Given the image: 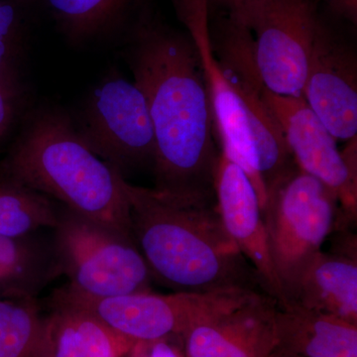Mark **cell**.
<instances>
[{
	"label": "cell",
	"instance_id": "1",
	"mask_svg": "<svg viewBox=\"0 0 357 357\" xmlns=\"http://www.w3.org/2000/svg\"><path fill=\"white\" fill-rule=\"evenodd\" d=\"M129 39L128 65L154 128L153 189L178 199L217 202L220 150L194 43L188 33L146 13Z\"/></svg>",
	"mask_w": 357,
	"mask_h": 357
},
{
	"label": "cell",
	"instance_id": "2",
	"mask_svg": "<svg viewBox=\"0 0 357 357\" xmlns=\"http://www.w3.org/2000/svg\"><path fill=\"white\" fill-rule=\"evenodd\" d=\"M173 1L198 53L220 152L250 178L262 208L268 192L297 165L263 98L251 33L227 16L211 33L208 0Z\"/></svg>",
	"mask_w": 357,
	"mask_h": 357
},
{
	"label": "cell",
	"instance_id": "3",
	"mask_svg": "<svg viewBox=\"0 0 357 357\" xmlns=\"http://www.w3.org/2000/svg\"><path fill=\"white\" fill-rule=\"evenodd\" d=\"M131 229L153 280L174 292L266 294L223 225L217 202L191 201L123 178Z\"/></svg>",
	"mask_w": 357,
	"mask_h": 357
},
{
	"label": "cell",
	"instance_id": "4",
	"mask_svg": "<svg viewBox=\"0 0 357 357\" xmlns=\"http://www.w3.org/2000/svg\"><path fill=\"white\" fill-rule=\"evenodd\" d=\"M0 176L133 238L124 178L89 149L59 110H42L32 117L4 160Z\"/></svg>",
	"mask_w": 357,
	"mask_h": 357
},
{
	"label": "cell",
	"instance_id": "5",
	"mask_svg": "<svg viewBox=\"0 0 357 357\" xmlns=\"http://www.w3.org/2000/svg\"><path fill=\"white\" fill-rule=\"evenodd\" d=\"M53 251L67 287L91 297L152 292L153 277L135 241L65 208Z\"/></svg>",
	"mask_w": 357,
	"mask_h": 357
},
{
	"label": "cell",
	"instance_id": "6",
	"mask_svg": "<svg viewBox=\"0 0 357 357\" xmlns=\"http://www.w3.org/2000/svg\"><path fill=\"white\" fill-rule=\"evenodd\" d=\"M261 211L270 256L284 294L294 275L332 234L340 206L325 185L297 167L268 192Z\"/></svg>",
	"mask_w": 357,
	"mask_h": 357
},
{
	"label": "cell",
	"instance_id": "7",
	"mask_svg": "<svg viewBox=\"0 0 357 357\" xmlns=\"http://www.w3.org/2000/svg\"><path fill=\"white\" fill-rule=\"evenodd\" d=\"M256 294L260 293L229 291L159 295L147 292L91 297L66 286L53 295L91 312L122 337L143 342L182 337L192 326L241 306Z\"/></svg>",
	"mask_w": 357,
	"mask_h": 357
},
{
	"label": "cell",
	"instance_id": "8",
	"mask_svg": "<svg viewBox=\"0 0 357 357\" xmlns=\"http://www.w3.org/2000/svg\"><path fill=\"white\" fill-rule=\"evenodd\" d=\"M248 28L258 75L282 96H303L312 43L321 17L312 0H259L227 14Z\"/></svg>",
	"mask_w": 357,
	"mask_h": 357
},
{
	"label": "cell",
	"instance_id": "9",
	"mask_svg": "<svg viewBox=\"0 0 357 357\" xmlns=\"http://www.w3.org/2000/svg\"><path fill=\"white\" fill-rule=\"evenodd\" d=\"M75 128L89 149L124 178L153 167L156 142L146 98L137 84L119 74L93 89Z\"/></svg>",
	"mask_w": 357,
	"mask_h": 357
},
{
	"label": "cell",
	"instance_id": "10",
	"mask_svg": "<svg viewBox=\"0 0 357 357\" xmlns=\"http://www.w3.org/2000/svg\"><path fill=\"white\" fill-rule=\"evenodd\" d=\"M263 98L278 121L296 165L335 195L340 220L357 222V136L344 151L303 96H282L263 89Z\"/></svg>",
	"mask_w": 357,
	"mask_h": 357
},
{
	"label": "cell",
	"instance_id": "11",
	"mask_svg": "<svg viewBox=\"0 0 357 357\" xmlns=\"http://www.w3.org/2000/svg\"><path fill=\"white\" fill-rule=\"evenodd\" d=\"M303 98L335 139L357 136V58L354 48L321 20Z\"/></svg>",
	"mask_w": 357,
	"mask_h": 357
},
{
	"label": "cell",
	"instance_id": "12",
	"mask_svg": "<svg viewBox=\"0 0 357 357\" xmlns=\"http://www.w3.org/2000/svg\"><path fill=\"white\" fill-rule=\"evenodd\" d=\"M215 198L223 225L244 257L255 268L266 295L284 304L280 281L268 248L261 206L250 178L220 152L215 174Z\"/></svg>",
	"mask_w": 357,
	"mask_h": 357
},
{
	"label": "cell",
	"instance_id": "13",
	"mask_svg": "<svg viewBox=\"0 0 357 357\" xmlns=\"http://www.w3.org/2000/svg\"><path fill=\"white\" fill-rule=\"evenodd\" d=\"M276 301L256 294L241 306L197 324L182 335L187 357H269L277 349Z\"/></svg>",
	"mask_w": 357,
	"mask_h": 357
},
{
	"label": "cell",
	"instance_id": "14",
	"mask_svg": "<svg viewBox=\"0 0 357 357\" xmlns=\"http://www.w3.org/2000/svg\"><path fill=\"white\" fill-rule=\"evenodd\" d=\"M284 304L333 314L357 325V252L319 251L284 289Z\"/></svg>",
	"mask_w": 357,
	"mask_h": 357
},
{
	"label": "cell",
	"instance_id": "15",
	"mask_svg": "<svg viewBox=\"0 0 357 357\" xmlns=\"http://www.w3.org/2000/svg\"><path fill=\"white\" fill-rule=\"evenodd\" d=\"M135 342L53 295L50 314L43 316L37 357H128Z\"/></svg>",
	"mask_w": 357,
	"mask_h": 357
},
{
	"label": "cell",
	"instance_id": "16",
	"mask_svg": "<svg viewBox=\"0 0 357 357\" xmlns=\"http://www.w3.org/2000/svg\"><path fill=\"white\" fill-rule=\"evenodd\" d=\"M277 349L302 357H357V325L295 305L275 310Z\"/></svg>",
	"mask_w": 357,
	"mask_h": 357
},
{
	"label": "cell",
	"instance_id": "17",
	"mask_svg": "<svg viewBox=\"0 0 357 357\" xmlns=\"http://www.w3.org/2000/svg\"><path fill=\"white\" fill-rule=\"evenodd\" d=\"M60 31L73 43L107 34L123 22L135 0H45Z\"/></svg>",
	"mask_w": 357,
	"mask_h": 357
},
{
	"label": "cell",
	"instance_id": "18",
	"mask_svg": "<svg viewBox=\"0 0 357 357\" xmlns=\"http://www.w3.org/2000/svg\"><path fill=\"white\" fill-rule=\"evenodd\" d=\"M31 236L0 234V269L34 297L59 273L53 248Z\"/></svg>",
	"mask_w": 357,
	"mask_h": 357
},
{
	"label": "cell",
	"instance_id": "19",
	"mask_svg": "<svg viewBox=\"0 0 357 357\" xmlns=\"http://www.w3.org/2000/svg\"><path fill=\"white\" fill-rule=\"evenodd\" d=\"M59 217L51 199L0 176V234L31 236L54 229Z\"/></svg>",
	"mask_w": 357,
	"mask_h": 357
},
{
	"label": "cell",
	"instance_id": "20",
	"mask_svg": "<svg viewBox=\"0 0 357 357\" xmlns=\"http://www.w3.org/2000/svg\"><path fill=\"white\" fill-rule=\"evenodd\" d=\"M30 0H0V88L20 102L24 95Z\"/></svg>",
	"mask_w": 357,
	"mask_h": 357
},
{
	"label": "cell",
	"instance_id": "21",
	"mask_svg": "<svg viewBox=\"0 0 357 357\" xmlns=\"http://www.w3.org/2000/svg\"><path fill=\"white\" fill-rule=\"evenodd\" d=\"M43 316L33 297H0V357H37Z\"/></svg>",
	"mask_w": 357,
	"mask_h": 357
},
{
	"label": "cell",
	"instance_id": "22",
	"mask_svg": "<svg viewBox=\"0 0 357 357\" xmlns=\"http://www.w3.org/2000/svg\"><path fill=\"white\" fill-rule=\"evenodd\" d=\"M128 357H187L181 337L136 342Z\"/></svg>",
	"mask_w": 357,
	"mask_h": 357
},
{
	"label": "cell",
	"instance_id": "23",
	"mask_svg": "<svg viewBox=\"0 0 357 357\" xmlns=\"http://www.w3.org/2000/svg\"><path fill=\"white\" fill-rule=\"evenodd\" d=\"M18 102L0 88V140L6 137L15 121Z\"/></svg>",
	"mask_w": 357,
	"mask_h": 357
},
{
	"label": "cell",
	"instance_id": "24",
	"mask_svg": "<svg viewBox=\"0 0 357 357\" xmlns=\"http://www.w3.org/2000/svg\"><path fill=\"white\" fill-rule=\"evenodd\" d=\"M331 9L340 17L357 22V0H323Z\"/></svg>",
	"mask_w": 357,
	"mask_h": 357
},
{
	"label": "cell",
	"instance_id": "25",
	"mask_svg": "<svg viewBox=\"0 0 357 357\" xmlns=\"http://www.w3.org/2000/svg\"><path fill=\"white\" fill-rule=\"evenodd\" d=\"M0 297H29L17 283L0 269ZM34 298V297H33Z\"/></svg>",
	"mask_w": 357,
	"mask_h": 357
},
{
	"label": "cell",
	"instance_id": "26",
	"mask_svg": "<svg viewBox=\"0 0 357 357\" xmlns=\"http://www.w3.org/2000/svg\"><path fill=\"white\" fill-rule=\"evenodd\" d=\"M213 1L227 9V14H234L241 11L244 7L250 6L259 0H213Z\"/></svg>",
	"mask_w": 357,
	"mask_h": 357
},
{
	"label": "cell",
	"instance_id": "27",
	"mask_svg": "<svg viewBox=\"0 0 357 357\" xmlns=\"http://www.w3.org/2000/svg\"><path fill=\"white\" fill-rule=\"evenodd\" d=\"M269 357H302L300 356H297V354H294L292 352H289L286 351H283V349H276L273 352H272L271 356Z\"/></svg>",
	"mask_w": 357,
	"mask_h": 357
}]
</instances>
